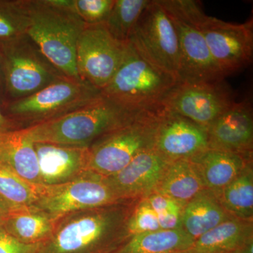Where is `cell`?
Wrapping results in <instances>:
<instances>
[{
	"mask_svg": "<svg viewBox=\"0 0 253 253\" xmlns=\"http://www.w3.org/2000/svg\"><path fill=\"white\" fill-rule=\"evenodd\" d=\"M126 229L130 236L161 229L157 214L146 200L141 202L131 211L126 224Z\"/></svg>",
	"mask_w": 253,
	"mask_h": 253,
	"instance_id": "cell-30",
	"label": "cell"
},
{
	"mask_svg": "<svg viewBox=\"0 0 253 253\" xmlns=\"http://www.w3.org/2000/svg\"><path fill=\"white\" fill-rule=\"evenodd\" d=\"M43 185L75 180L89 172V147L34 143Z\"/></svg>",
	"mask_w": 253,
	"mask_h": 253,
	"instance_id": "cell-16",
	"label": "cell"
},
{
	"mask_svg": "<svg viewBox=\"0 0 253 253\" xmlns=\"http://www.w3.org/2000/svg\"><path fill=\"white\" fill-rule=\"evenodd\" d=\"M219 196V202L229 214L243 220L253 219V172L251 163L222 190Z\"/></svg>",
	"mask_w": 253,
	"mask_h": 253,
	"instance_id": "cell-26",
	"label": "cell"
},
{
	"mask_svg": "<svg viewBox=\"0 0 253 253\" xmlns=\"http://www.w3.org/2000/svg\"><path fill=\"white\" fill-rule=\"evenodd\" d=\"M15 129H17V128L14 123L5 116L1 106H0V133L15 130Z\"/></svg>",
	"mask_w": 253,
	"mask_h": 253,
	"instance_id": "cell-34",
	"label": "cell"
},
{
	"mask_svg": "<svg viewBox=\"0 0 253 253\" xmlns=\"http://www.w3.org/2000/svg\"><path fill=\"white\" fill-rule=\"evenodd\" d=\"M143 111L126 109L102 96L61 117L22 129L34 143L89 147Z\"/></svg>",
	"mask_w": 253,
	"mask_h": 253,
	"instance_id": "cell-3",
	"label": "cell"
},
{
	"mask_svg": "<svg viewBox=\"0 0 253 253\" xmlns=\"http://www.w3.org/2000/svg\"><path fill=\"white\" fill-rule=\"evenodd\" d=\"M126 201L60 218L38 253H116L130 237L126 224L132 209Z\"/></svg>",
	"mask_w": 253,
	"mask_h": 253,
	"instance_id": "cell-1",
	"label": "cell"
},
{
	"mask_svg": "<svg viewBox=\"0 0 253 253\" xmlns=\"http://www.w3.org/2000/svg\"><path fill=\"white\" fill-rule=\"evenodd\" d=\"M194 239L182 228L160 230L131 236L116 253H183Z\"/></svg>",
	"mask_w": 253,
	"mask_h": 253,
	"instance_id": "cell-23",
	"label": "cell"
},
{
	"mask_svg": "<svg viewBox=\"0 0 253 253\" xmlns=\"http://www.w3.org/2000/svg\"><path fill=\"white\" fill-rule=\"evenodd\" d=\"M230 217L217 196L204 189L183 208L181 228L195 241Z\"/></svg>",
	"mask_w": 253,
	"mask_h": 253,
	"instance_id": "cell-21",
	"label": "cell"
},
{
	"mask_svg": "<svg viewBox=\"0 0 253 253\" xmlns=\"http://www.w3.org/2000/svg\"><path fill=\"white\" fill-rule=\"evenodd\" d=\"M207 129L209 149L251 154L253 141L251 104L235 101Z\"/></svg>",
	"mask_w": 253,
	"mask_h": 253,
	"instance_id": "cell-17",
	"label": "cell"
},
{
	"mask_svg": "<svg viewBox=\"0 0 253 253\" xmlns=\"http://www.w3.org/2000/svg\"><path fill=\"white\" fill-rule=\"evenodd\" d=\"M8 215H9V213L6 212L4 209L0 207V226H3Z\"/></svg>",
	"mask_w": 253,
	"mask_h": 253,
	"instance_id": "cell-37",
	"label": "cell"
},
{
	"mask_svg": "<svg viewBox=\"0 0 253 253\" xmlns=\"http://www.w3.org/2000/svg\"><path fill=\"white\" fill-rule=\"evenodd\" d=\"M177 83L174 75L150 62L128 42L123 62L101 95L132 111L155 110Z\"/></svg>",
	"mask_w": 253,
	"mask_h": 253,
	"instance_id": "cell-4",
	"label": "cell"
},
{
	"mask_svg": "<svg viewBox=\"0 0 253 253\" xmlns=\"http://www.w3.org/2000/svg\"><path fill=\"white\" fill-rule=\"evenodd\" d=\"M42 186L28 182L0 165V207L9 214L36 209Z\"/></svg>",
	"mask_w": 253,
	"mask_h": 253,
	"instance_id": "cell-25",
	"label": "cell"
},
{
	"mask_svg": "<svg viewBox=\"0 0 253 253\" xmlns=\"http://www.w3.org/2000/svg\"><path fill=\"white\" fill-rule=\"evenodd\" d=\"M102 97L94 86L63 78L35 94L6 103L3 113L17 129L61 117Z\"/></svg>",
	"mask_w": 253,
	"mask_h": 253,
	"instance_id": "cell-6",
	"label": "cell"
},
{
	"mask_svg": "<svg viewBox=\"0 0 253 253\" xmlns=\"http://www.w3.org/2000/svg\"><path fill=\"white\" fill-rule=\"evenodd\" d=\"M0 165L34 185H43L34 142L22 129L0 133Z\"/></svg>",
	"mask_w": 253,
	"mask_h": 253,
	"instance_id": "cell-19",
	"label": "cell"
},
{
	"mask_svg": "<svg viewBox=\"0 0 253 253\" xmlns=\"http://www.w3.org/2000/svg\"><path fill=\"white\" fill-rule=\"evenodd\" d=\"M235 102L224 81L177 83L163 100V108L208 128Z\"/></svg>",
	"mask_w": 253,
	"mask_h": 253,
	"instance_id": "cell-13",
	"label": "cell"
},
{
	"mask_svg": "<svg viewBox=\"0 0 253 253\" xmlns=\"http://www.w3.org/2000/svg\"><path fill=\"white\" fill-rule=\"evenodd\" d=\"M5 104V89L4 74H3L2 63L0 55V106Z\"/></svg>",
	"mask_w": 253,
	"mask_h": 253,
	"instance_id": "cell-35",
	"label": "cell"
},
{
	"mask_svg": "<svg viewBox=\"0 0 253 253\" xmlns=\"http://www.w3.org/2000/svg\"><path fill=\"white\" fill-rule=\"evenodd\" d=\"M150 0H115L104 25L111 36L123 43L129 42L131 33Z\"/></svg>",
	"mask_w": 253,
	"mask_h": 253,
	"instance_id": "cell-27",
	"label": "cell"
},
{
	"mask_svg": "<svg viewBox=\"0 0 253 253\" xmlns=\"http://www.w3.org/2000/svg\"><path fill=\"white\" fill-rule=\"evenodd\" d=\"M251 154L208 149L190 158L197 169L205 189L218 196L250 162Z\"/></svg>",
	"mask_w": 253,
	"mask_h": 253,
	"instance_id": "cell-18",
	"label": "cell"
},
{
	"mask_svg": "<svg viewBox=\"0 0 253 253\" xmlns=\"http://www.w3.org/2000/svg\"><path fill=\"white\" fill-rule=\"evenodd\" d=\"M28 26L27 0H0V43L24 36Z\"/></svg>",
	"mask_w": 253,
	"mask_h": 253,
	"instance_id": "cell-28",
	"label": "cell"
},
{
	"mask_svg": "<svg viewBox=\"0 0 253 253\" xmlns=\"http://www.w3.org/2000/svg\"><path fill=\"white\" fill-rule=\"evenodd\" d=\"M168 163L156 150L150 149L138 154L122 170L105 179L119 201H129L154 193Z\"/></svg>",
	"mask_w": 253,
	"mask_h": 253,
	"instance_id": "cell-15",
	"label": "cell"
},
{
	"mask_svg": "<svg viewBox=\"0 0 253 253\" xmlns=\"http://www.w3.org/2000/svg\"><path fill=\"white\" fill-rule=\"evenodd\" d=\"M58 220L40 210L11 213L3 227L9 234L26 244H41L52 235Z\"/></svg>",
	"mask_w": 253,
	"mask_h": 253,
	"instance_id": "cell-24",
	"label": "cell"
},
{
	"mask_svg": "<svg viewBox=\"0 0 253 253\" xmlns=\"http://www.w3.org/2000/svg\"><path fill=\"white\" fill-rule=\"evenodd\" d=\"M199 25L214 62L225 77L252 62V18L238 24L208 16L203 11Z\"/></svg>",
	"mask_w": 253,
	"mask_h": 253,
	"instance_id": "cell-12",
	"label": "cell"
},
{
	"mask_svg": "<svg viewBox=\"0 0 253 253\" xmlns=\"http://www.w3.org/2000/svg\"><path fill=\"white\" fill-rule=\"evenodd\" d=\"M174 24L179 40L178 83H210L225 78L212 57L199 28L203 12L199 1L159 0Z\"/></svg>",
	"mask_w": 253,
	"mask_h": 253,
	"instance_id": "cell-5",
	"label": "cell"
},
{
	"mask_svg": "<svg viewBox=\"0 0 253 253\" xmlns=\"http://www.w3.org/2000/svg\"><path fill=\"white\" fill-rule=\"evenodd\" d=\"M121 201L104 176L89 171L81 177L65 184L42 186L36 208L58 220L70 213L103 207Z\"/></svg>",
	"mask_w": 253,
	"mask_h": 253,
	"instance_id": "cell-11",
	"label": "cell"
},
{
	"mask_svg": "<svg viewBox=\"0 0 253 253\" xmlns=\"http://www.w3.org/2000/svg\"><path fill=\"white\" fill-rule=\"evenodd\" d=\"M129 42L150 62L178 79L180 50L177 33L159 0H150L131 33Z\"/></svg>",
	"mask_w": 253,
	"mask_h": 253,
	"instance_id": "cell-9",
	"label": "cell"
},
{
	"mask_svg": "<svg viewBox=\"0 0 253 253\" xmlns=\"http://www.w3.org/2000/svg\"><path fill=\"white\" fill-rule=\"evenodd\" d=\"M156 214L169 211H183L184 206L164 195L154 192L146 199Z\"/></svg>",
	"mask_w": 253,
	"mask_h": 253,
	"instance_id": "cell-32",
	"label": "cell"
},
{
	"mask_svg": "<svg viewBox=\"0 0 253 253\" xmlns=\"http://www.w3.org/2000/svg\"><path fill=\"white\" fill-rule=\"evenodd\" d=\"M66 2L86 25H95L105 23L115 0H66Z\"/></svg>",
	"mask_w": 253,
	"mask_h": 253,
	"instance_id": "cell-29",
	"label": "cell"
},
{
	"mask_svg": "<svg viewBox=\"0 0 253 253\" xmlns=\"http://www.w3.org/2000/svg\"><path fill=\"white\" fill-rule=\"evenodd\" d=\"M0 55L4 74L5 104L27 97L67 78L46 59L26 34L0 43Z\"/></svg>",
	"mask_w": 253,
	"mask_h": 253,
	"instance_id": "cell-8",
	"label": "cell"
},
{
	"mask_svg": "<svg viewBox=\"0 0 253 253\" xmlns=\"http://www.w3.org/2000/svg\"><path fill=\"white\" fill-rule=\"evenodd\" d=\"M205 189L197 169L190 159L168 163L155 191L185 206Z\"/></svg>",
	"mask_w": 253,
	"mask_h": 253,
	"instance_id": "cell-22",
	"label": "cell"
},
{
	"mask_svg": "<svg viewBox=\"0 0 253 253\" xmlns=\"http://www.w3.org/2000/svg\"><path fill=\"white\" fill-rule=\"evenodd\" d=\"M183 211H169L157 214L158 224L162 230H174L181 228Z\"/></svg>",
	"mask_w": 253,
	"mask_h": 253,
	"instance_id": "cell-33",
	"label": "cell"
},
{
	"mask_svg": "<svg viewBox=\"0 0 253 253\" xmlns=\"http://www.w3.org/2000/svg\"><path fill=\"white\" fill-rule=\"evenodd\" d=\"M41 244L21 242L0 226V253H38Z\"/></svg>",
	"mask_w": 253,
	"mask_h": 253,
	"instance_id": "cell-31",
	"label": "cell"
},
{
	"mask_svg": "<svg viewBox=\"0 0 253 253\" xmlns=\"http://www.w3.org/2000/svg\"><path fill=\"white\" fill-rule=\"evenodd\" d=\"M209 149L207 128L163 108L154 149L168 162L190 159Z\"/></svg>",
	"mask_w": 253,
	"mask_h": 253,
	"instance_id": "cell-14",
	"label": "cell"
},
{
	"mask_svg": "<svg viewBox=\"0 0 253 253\" xmlns=\"http://www.w3.org/2000/svg\"><path fill=\"white\" fill-rule=\"evenodd\" d=\"M27 3L26 35L60 72L83 82L78 76L76 50L85 23L68 7L66 0H27Z\"/></svg>",
	"mask_w": 253,
	"mask_h": 253,
	"instance_id": "cell-2",
	"label": "cell"
},
{
	"mask_svg": "<svg viewBox=\"0 0 253 253\" xmlns=\"http://www.w3.org/2000/svg\"><path fill=\"white\" fill-rule=\"evenodd\" d=\"M162 109L143 111L95 141L89 147V170L108 177L122 170L138 154L154 149Z\"/></svg>",
	"mask_w": 253,
	"mask_h": 253,
	"instance_id": "cell-7",
	"label": "cell"
},
{
	"mask_svg": "<svg viewBox=\"0 0 253 253\" xmlns=\"http://www.w3.org/2000/svg\"><path fill=\"white\" fill-rule=\"evenodd\" d=\"M127 44L115 39L104 23L86 25L76 50L78 73L81 81L102 90L122 63Z\"/></svg>",
	"mask_w": 253,
	"mask_h": 253,
	"instance_id": "cell-10",
	"label": "cell"
},
{
	"mask_svg": "<svg viewBox=\"0 0 253 253\" xmlns=\"http://www.w3.org/2000/svg\"><path fill=\"white\" fill-rule=\"evenodd\" d=\"M233 253H253V240L241 246Z\"/></svg>",
	"mask_w": 253,
	"mask_h": 253,
	"instance_id": "cell-36",
	"label": "cell"
},
{
	"mask_svg": "<svg viewBox=\"0 0 253 253\" xmlns=\"http://www.w3.org/2000/svg\"><path fill=\"white\" fill-rule=\"evenodd\" d=\"M253 237L252 221L230 218L195 240L183 253H233Z\"/></svg>",
	"mask_w": 253,
	"mask_h": 253,
	"instance_id": "cell-20",
	"label": "cell"
}]
</instances>
